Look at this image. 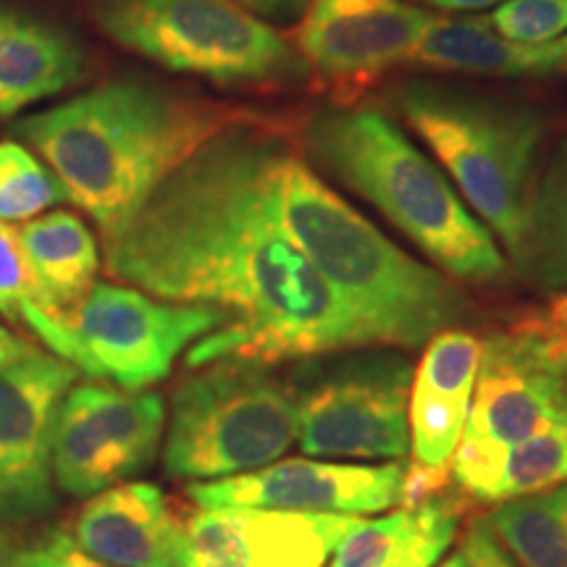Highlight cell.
<instances>
[{
    "mask_svg": "<svg viewBox=\"0 0 567 567\" xmlns=\"http://www.w3.org/2000/svg\"><path fill=\"white\" fill-rule=\"evenodd\" d=\"M484 523L517 567H567V484L499 502Z\"/></svg>",
    "mask_w": 567,
    "mask_h": 567,
    "instance_id": "23",
    "label": "cell"
},
{
    "mask_svg": "<svg viewBox=\"0 0 567 567\" xmlns=\"http://www.w3.org/2000/svg\"><path fill=\"white\" fill-rule=\"evenodd\" d=\"M239 6H245L247 11L255 13L260 19L271 21H289L308 9L310 0H237Z\"/></svg>",
    "mask_w": 567,
    "mask_h": 567,
    "instance_id": "32",
    "label": "cell"
},
{
    "mask_svg": "<svg viewBox=\"0 0 567 567\" xmlns=\"http://www.w3.org/2000/svg\"><path fill=\"white\" fill-rule=\"evenodd\" d=\"M389 101L517 271L526 255L538 155L547 137L544 111L523 97L434 76L400 82Z\"/></svg>",
    "mask_w": 567,
    "mask_h": 567,
    "instance_id": "5",
    "label": "cell"
},
{
    "mask_svg": "<svg viewBox=\"0 0 567 567\" xmlns=\"http://www.w3.org/2000/svg\"><path fill=\"white\" fill-rule=\"evenodd\" d=\"M486 19L507 40H555L567 34V0H505Z\"/></svg>",
    "mask_w": 567,
    "mask_h": 567,
    "instance_id": "29",
    "label": "cell"
},
{
    "mask_svg": "<svg viewBox=\"0 0 567 567\" xmlns=\"http://www.w3.org/2000/svg\"><path fill=\"white\" fill-rule=\"evenodd\" d=\"M71 392L113 452L130 465L132 476L153 465L166 434V405L158 394L103 384H80L71 386Z\"/></svg>",
    "mask_w": 567,
    "mask_h": 567,
    "instance_id": "22",
    "label": "cell"
},
{
    "mask_svg": "<svg viewBox=\"0 0 567 567\" xmlns=\"http://www.w3.org/2000/svg\"><path fill=\"white\" fill-rule=\"evenodd\" d=\"M92 19L116 45L176 74L252 87L310 76L292 42L237 0H95Z\"/></svg>",
    "mask_w": 567,
    "mask_h": 567,
    "instance_id": "6",
    "label": "cell"
},
{
    "mask_svg": "<svg viewBox=\"0 0 567 567\" xmlns=\"http://www.w3.org/2000/svg\"><path fill=\"white\" fill-rule=\"evenodd\" d=\"M565 484L567 425H559V429L528 439V442L517 444L502 457H496L486 476L471 492V499L499 505V502L542 494Z\"/></svg>",
    "mask_w": 567,
    "mask_h": 567,
    "instance_id": "25",
    "label": "cell"
},
{
    "mask_svg": "<svg viewBox=\"0 0 567 567\" xmlns=\"http://www.w3.org/2000/svg\"><path fill=\"white\" fill-rule=\"evenodd\" d=\"M460 523V499L442 494L375 520L360 517L339 542L329 567H436L455 544Z\"/></svg>",
    "mask_w": 567,
    "mask_h": 567,
    "instance_id": "19",
    "label": "cell"
},
{
    "mask_svg": "<svg viewBox=\"0 0 567 567\" xmlns=\"http://www.w3.org/2000/svg\"><path fill=\"white\" fill-rule=\"evenodd\" d=\"M71 538L109 567H182L184 526L153 484H116L90 496Z\"/></svg>",
    "mask_w": 567,
    "mask_h": 567,
    "instance_id": "16",
    "label": "cell"
},
{
    "mask_svg": "<svg viewBox=\"0 0 567 567\" xmlns=\"http://www.w3.org/2000/svg\"><path fill=\"white\" fill-rule=\"evenodd\" d=\"M84 66L87 55L66 30L0 6V116L69 90Z\"/></svg>",
    "mask_w": 567,
    "mask_h": 567,
    "instance_id": "18",
    "label": "cell"
},
{
    "mask_svg": "<svg viewBox=\"0 0 567 567\" xmlns=\"http://www.w3.org/2000/svg\"><path fill=\"white\" fill-rule=\"evenodd\" d=\"M567 425V375L547 339L517 321L484 339L476 392L450 478L471 496L496 457Z\"/></svg>",
    "mask_w": 567,
    "mask_h": 567,
    "instance_id": "10",
    "label": "cell"
},
{
    "mask_svg": "<svg viewBox=\"0 0 567 567\" xmlns=\"http://www.w3.org/2000/svg\"><path fill=\"white\" fill-rule=\"evenodd\" d=\"M523 321H526L530 329H536L544 339H549L551 344L567 350V292L557 295L555 300H549L547 308L526 316Z\"/></svg>",
    "mask_w": 567,
    "mask_h": 567,
    "instance_id": "31",
    "label": "cell"
},
{
    "mask_svg": "<svg viewBox=\"0 0 567 567\" xmlns=\"http://www.w3.org/2000/svg\"><path fill=\"white\" fill-rule=\"evenodd\" d=\"M413 373L405 350L379 344L300 360L287 379L300 450L313 457L405 460Z\"/></svg>",
    "mask_w": 567,
    "mask_h": 567,
    "instance_id": "8",
    "label": "cell"
},
{
    "mask_svg": "<svg viewBox=\"0 0 567 567\" xmlns=\"http://www.w3.org/2000/svg\"><path fill=\"white\" fill-rule=\"evenodd\" d=\"M358 523L354 515L200 509L184 526L182 567H326Z\"/></svg>",
    "mask_w": 567,
    "mask_h": 567,
    "instance_id": "15",
    "label": "cell"
},
{
    "mask_svg": "<svg viewBox=\"0 0 567 567\" xmlns=\"http://www.w3.org/2000/svg\"><path fill=\"white\" fill-rule=\"evenodd\" d=\"M239 111L145 80H113L13 126L103 239Z\"/></svg>",
    "mask_w": 567,
    "mask_h": 567,
    "instance_id": "2",
    "label": "cell"
},
{
    "mask_svg": "<svg viewBox=\"0 0 567 567\" xmlns=\"http://www.w3.org/2000/svg\"><path fill=\"white\" fill-rule=\"evenodd\" d=\"M413 66L488 80L567 76V34L542 42L507 40L486 17H434L417 40Z\"/></svg>",
    "mask_w": 567,
    "mask_h": 567,
    "instance_id": "17",
    "label": "cell"
},
{
    "mask_svg": "<svg viewBox=\"0 0 567 567\" xmlns=\"http://www.w3.org/2000/svg\"><path fill=\"white\" fill-rule=\"evenodd\" d=\"M300 142L305 161L373 205L450 279L499 284L513 271L442 166L386 113L371 105H326L305 118Z\"/></svg>",
    "mask_w": 567,
    "mask_h": 567,
    "instance_id": "4",
    "label": "cell"
},
{
    "mask_svg": "<svg viewBox=\"0 0 567 567\" xmlns=\"http://www.w3.org/2000/svg\"><path fill=\"white\" fill-rule=\"evenodd\" d=\"M51 463L55 488L74 499H90V496L132 478L130 465L105 442V436L95 429L87 410L82 408L71 389L55 413Z\"/></svg>",
    "mask_w": 567,
    "mask_h": 567,
    "instance_id": "21",
    "label": "cell"
},
{
    "mask_svg": "<svg viewBox=\"0 0 567 567\" xmlns=\"http://www.w3.org/2000/svg\"><path fill=\"white\" fill-rule=\"evenodd\" d=\"M460 551H463L471 567H517L505 547L496 542V536L484 523V517H478V520H473L467 526L463 536V549Z\"/></svg>",
    "mask_w": 567,
    "mask_h": 567,
    "instance_id": "30",
    "label": "cell"
},
{
    "mask_svg": "<svg viewBox=\"0 0 567 567\" xmlns=\"http://www.w3.org/2000/svg\"><path fill=\"white\" fill-rule=\"evenodd\" d=\"M80 375L34 350L0 368V523H32L59 505L51 439L61 400Z\"/></svg>",
    "mask_w": 567,
    "mask_h": 567,
    "instance_id": "11",
    "label": "cell"
},
{
    "mask_svg": "<svg viewBox=\"0 0 567 567\" xmlns=\"http://www.w3.org/2000/svg\"><path fill=\"white\" fill-rule=\"evenodd\" d=\"M517 274L547 292L567 289V137L538 166L528 245Z\"/></svg>",
    "mask_w": 567,
    "mask_h": 567,
    "instance_id": "24",
    "label": "cell"
},
{
    "mask_svg": "<svg viewBox=\"0 0 567 567\" xmlns=\"http://www.w3.org/2000/svg\"><path fill=\"white\" fill-rule=\"evenodd\" d=\"M69 203L66 189L30 147L19 142L0 145V221H27L45 208Z\"/></svg>",
    "mask_w": 567,
    "mask_h": 567,
    "instance_id": "26",
    "label": "cell"
},
{
    "mask_svg": "<svg viewBox=\"0 0 567 567\" xmlns=\"http://www.w3.org/2000/svg\"><path fill=\"white\" fill-rule=\"evenodd\" d=\"M0 313L11 321L24 323L34 337L48 344V350L59 354L63 326L42 313L30 266L21 252L19 234L3 221H0Z\"/></svg>",
    "mask_w": 567,
    "mask_h": 567,
    "instance_id": "27",
    "label": "cell"
},
{
    "mask_svg": "<svg viewBox=\"0 0 567 567\" xmlns=\"http://www.w3.org/2000/svg\"><path fill=\"white\" fill-rule=\"evenodd\" d=\"M434 13L410 0H310L295 34V51L310 76L358 87L410 63Z\"/></svg>",
    "mask_w": 567,
    "mask_h": 567,
    "instance_id": "14",
    "label": "cell"
},
{
    "mask_svg": "<svg viewBox=\"0 0 567 567\" xmlns=\"http://www.w3.org/2000/svg\"><path fill=\"white\" fill-rule=\"evenodd\" d=\"M229 323L231 318L210 305L161 300L132 284L95 281L63 316L59 358L87 379L142 392L166 379L189 344Z\"/></svg>",
    "mask_w": 567,
    "mask_h": 567,
    "instance_id": "9",
    "label": "cell"
},
{
    "mask_svg": "<svg viewBox=\"0 0 567 567\" xmlns=\"http://www.w3.org/2000/svg\"><path fill=\"white\" fill-rule=\"evenodd\" d=\"M34 350H38V347H32L30 342H24V339L11 334V331L0 323V368L17 363V360H21L24 354H30Z\"/></svg>",
    "mask_w": 567,
    "mask_h": 567,
    "instance_id": "33",
    "label": "cell"
},
{
    "mask_svg": "<svg viewBox=\"0 0 567 567\" xmlns=\"http://www.w3.org/2000/svg\"><path fill=\"white\" fill-rule=\"evenodd\" d=\"M172 394L163 467L172 478L216 481L258 471L297 439L295 402L271 365L224 358Z\"/></svg>",
    "mask_w": 567,
    "mask_h": 567,
    "instance_id": "7",
    "label": "cell"
},
{
    "mask_svg": "<svg viewBox=\"0 0 567 567\" xmlns=\"http://www.w3.org/2000/svg\"><path fill=\"white\" fill-rule=\"evenodd\" d=\"M268 208L379 347L423 350L471 316L463 287L394 245L281 134L264 140Z\"/></svg>",
    "mask_w": 567,
    "mask_h": 567,
    "instance_id": "3",
    "label": "cell"
},
{
    "mask_svg": "<svg viewBox=\"0 0 567 567\" xmlns=\"http://www.w3.org/2000/svg\"><path fill=\"white\" fill-rule=\"evenodd\" d=\"M436 567H471V565H467V559H465V555H463V551H455V555H450V557H446L444 559V563H439Z\"/></svg>",
    "mask_w": 567,
    "mask_h": 567,
    "instance_id": "35",
    "label": "cell"
},
{
    "mask_svg": "<svg viewBox=\"0 0 567 567\" xmlns=\"http://www.w3.org/2000/svg\"><path fill=\"white\" fill-rule=\"evenodd\" d=\"M266 132L250 118L218 132L105 237V268L118 281L231 318L195 342L189 368L224 358L274 365L373 344L268 208Z\"/></svg>",
    "mask_w": 567,
    "mask_h": 567,
    "instance_id": "1",
    "label": "cell"
},
{
    "mask_svg": "<svg viewBox=\"0 0 567 567\" xmlns=\"http://www.w3.org/2000/svg\"><path fill=\"white\" fill-rule=\"evenodd\" d=\"M484 339L467 329H446L423 347L410 384V463L402 484V507L442 492L452 460L463 442L476 392Z\"/></svg>",
    "mask_w": 567,
    "mask_h": 567,
    "instance_id": "13",
    "label": "cell"
},
{
    "mask_svg": "<svg viewBox=\"0 0 567 567\" xmlns=\"http://www.w3.org/2000/svg\"><path fill=\"white\" fill-rule=\"evenodd\" d=\"M547 342H549V339H547ZM549 347H551V352H555V360L559 363V368H563L565 375H567V350H563V347H557V344H551V342H549Z\"/></svg>",
    "mask_w": 567,
    "mask_h": 567,
    "instance_id": "36",
    "label": "cell"
},
{
    "mask_svg": "<svg viewBox=\"0 0 567 567\" xmlns=\"http://www.w3.org/2000/svg\"><path fill=\"white\" fill-rule=\"evenodd\" d=\"M405 465H350L321 460H281L189 486L200 509L258 507L313 515H373L402 505Z\"/></svg>",
    "mask_w": 567,
    "mask_h": 567,
    "instance_id": "12",
    "label": "cell"
},
{
    "mask_svg": "<svg viewBox=\"0 0 567 567\" xmlns=\"http://www.w3.org/2000/svg\"><path fill=\"white\" fill-rule=\"evenodd\" d=\"M413 3H423L439 11H478L488 9V6L505 3V0H413Z\"/></svg>",
    "mask_w": 567,
    "mask_h": 567,
    "instance_id": "34",
    "label": "cell"
},
{
    "mask_svg": "<svg viewBox=\"0 0 567 567\" xmlns=\"http://www.w3.org/2000/svg\"><path fill=\"white\" fill-rule=\"evenodd\" d=\"M17 234L42 313L63 321V316L90 292L101 271V247L95 234L71 210L42 213Z\"/></svg>",
    "mask_w": 567,
    "mask_h": 567,
    "instance_id": "20",
    "label": "cell"
},
{
    "mask_svg": "<svg viewBox=\"0 0 567 567\" xmlns=\"http://www.w3.org/2000/svg\"><path fill=\"white\" fill-rule=\"evenodd\" d=\"M0 567H109L59 528L0 526Z\"/></svg>",
    "mask_w": 567,
    "mask_h": 567,
    "instance_id": "28",
    "label": "cell"
}]
</instances>
